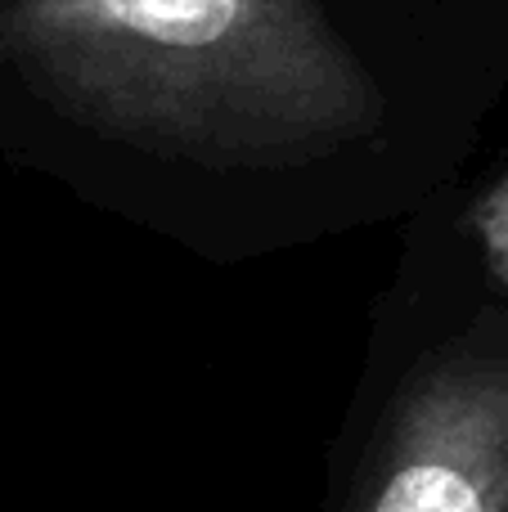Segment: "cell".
I'll return each mask as SVG.
<instances>
[{
    "label": "cell",
    "instance_id": "cell-2",
    "mask_svg": "<svg viewBox=\"0 0 508 512\" xmlns=\"http://www.w3.org/2000/svg\"><path fill=\"white\" fill-rule=\"evenodd\" d=\"M342 512H508V319L482 310L387 396Z\"/></svg>",
    "mask_w": 508,
    "mask_h": 512
},
{
    "label": "cell",
    "instance_id": "cell-1",
    "mask_svg": "<svg viewBox=\"0 0 508 512\" xmlns=\"http://www.w3.org/2000/svg\"><path fill=\"white\" fill-rule=\"evenodd\" d=\"M0 68L99 140L212 171L311 167L387 117L315 0H0Z\"/></svg>",
    "mask_w": 508,
    "mask_h": 512
},
{
    "label": "cell",
    "instance_id": "cell-3",
    "mask_svg": "<svg viewBox=\"0 0 508 512\" xmlns=\"http://www.w3.org/2000/svg\"><path fill=\"white\" fill-rule=\"evenodd\" d=\"M473 230L477 243L486 252V265L500 274V283L508 288V176L495 180L473 207Z\"/></svg>",
    "mask_w": 508,
    "mask_h": 512
}]
</instances>
